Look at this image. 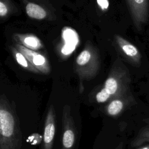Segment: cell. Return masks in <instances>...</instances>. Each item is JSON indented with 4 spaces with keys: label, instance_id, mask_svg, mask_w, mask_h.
Returning a JSON list of instances; mask_svg holds the SVG:
<instances>
[{
    "label": "cell",
    "instance_id": "obj_4",
    "mask_svg": "<svg viewBox=\"0 0 149 149\" xmlns=\"http://www.w3.org/2000/svg\"><path fill=\"white\" fill-rule=\"evenodd\" d=\"M15 48L20 51L35 68L45 70L48 68V63L45 57L42 54L29 49L24 46L17 43Z\"/></svg>",
    "mask_w": 149,
    "mask_h": 149
},
{
    "label": "cell",
    "instance_id": "obj_2",
    "mask_svg": "<svg viewBox=\"0 0 149 149\" xmlns=\"http://www.w3.org/2000/svg\"><path fill=\"white\" fill-rule=\"evenodd\" d=\"M15 131V122L10 111L1 105L0 110V134L1 144L7 143L13 138Z\"/></svg>",
    "mask_w": 149,
    "mask_h": 149
},
{
    "label": "cell",
    "instance_id": "obj_12",
    "mask_svg": "<svg viewBox=\"0 0 149 149\" xmlns=\"http://www.w3.org/2000/svg\"><path fill=\"white\" fill-rule=\"evenodd\" d=\"M105 88L110 94H114L118 90V81L113 77L108 78L105 83Z\"/></svg>",
    "mask_w": 149,
    "mask_h": 149
},
{
    "label": "cell",
    "instance_id": "obj_10",
    "mask_svg": "<svg viewBox=\"0 0 149 149\" xmlns=\"http://www.w3.org/2000/svg\"><path fill=\"white\" fill-rule=\"evenodd\" d=\"M123 108V103L119 100L112 101L108 107V112L111 115H116L121 112Z\"/></svg>",
    "mask_w": 149,
    "mask_h": 149
},
{
    "label": "cell",
    "instance_id": "obj_7",
    "mask_svg": "<svg viewBox=\"0 0 149 149\" xmlns=\"http://www.w3.org/2000/svg\"><path fill=\"white\" fill-rule=\"evenodd\" d=\"M51 113H48L47 122H46L44 129V141L45 147L51 145V143L53 140L55 132L54 123L52 119V118L51 117L52 116L51 115Z\"/></svg>",
    "mask_w": 149,
    "mask_h": 149
},
{
    "label": "cell",
    "instance_id": "obj_5",
    "mask_svg": "<svg viewBox=\"0 0 149 149\" xmlns=\"http://www.w3.org/2000/svg\"><path fill=\"white\" fill-rule=\"evenodd\" d=\"M13 38L18 44L34 51L43 47L42 43L40 38L33 34H15L13 36Z\"/></svg>",
    "mask_w": 149,
    "mask_h": 149
},
{
    "label": "cell",
    "instance_id": "obj_13",
    "mask_svg": "<svg viewBox=\"0 0 149 149\" xmlns=\"http://www.w3.org/2000/svg\"><path fill=\"white\" fill-rule=\"evenodd\" d=\"M110 94L105 88L102 89L96 95V99L98 102H104L106 101L109 97Z\"/></svg>",
    "mask_w": 149,
    "mask_h": 149
},
{
    "label": "cell",
    "instance_id": "obj_15",
    "mask_svg": "<svg viewBox=\"0 0 149 149\" xmlns=\"http://www.w3.org/2000/svg\"><path fill=\"white\" fill-rule=\"evenodd\" d=\"M97 3L101 10L106 11L108 10L109 5V0H97Z\"/></svg>",
    "mask_w": 149,
    "mask_h": 149
},
{
    "label": "cell",
    "instance_id": "obj_11",
    "mask_svg": "<svg viewBox=\"0 0 149 149\" xmlns=\"http://www.w3.org/2000/svg\"><path fill=\"white\" fill-rule=\"evenodd\" d=\"M74 140V134L72 130L68 129L66 130L63 136L62 143L64 147L66 148H69L72 147Z\"/></svg>",
    "mask_w": 149,
    "mask_h": 149
},
{
    "label": "cell",
    "instance_id": "obj_14",
    "mask_svg": "<svg viewBox=\"0 0 149 149\" xmlns=\"http://www.w3.org/2000/svg\"><path fill=\"white\" fill-rule=\"evenodd\" d=\"M9 9L8 2L5 0H0V16L1 17H5L8 14Z\"/></svg>",
    "mask_w": 149,
    "mask_h": 149
},
{
    "label": "cell",
    "instance_id": "obj_3",
    "mask_svg": "<svg viewBox=\"0 0 149 149\" xmlns=\"http://www.w3.org/2000/svg\"><path fill=\"white\" fill-rule=\"evenodd\" d=\"M114 40L120 51L130 61L136 65L140 63L141 55L135 45L118 34L115 35Z\"/></svg>",
    "mask_w": 149,
    "mask_h": 149
},
{
    "label": "cell",
    "instance_id": "obj_9",
    "mask_svg": "<svg viewBox=\"0 0 149 149\" xmlns=\"http://www.w3.org/2000/svg\"><path fill=\"white\" fill-rule=\"evenodd\" d=\"M149 143V126L143 129L133 142V146H139L142 144Z\"/></svg>",
    "mask_w": 149,
    "mask_h": 149
},
{
    "label": "cell",
    "instance_id": "obj_6",
    "mask_svg": "<svg viewBox=\"0 0 149 149\" xmlns=\"http://www.w3.org/2000/svg\"><path fill=\"white\" fill-rule=\"evenodd\" d=\"M26 12L30 17L38 20L44 19L47 15V12L42 6L33 2L26 5Z\"/></svg>",
    "mask_w": 149,
    "mask_h": 149
},
{
    "label": "cell",
    "instance_id": "obj_16",
    "mask_svg": "<svg viewBox=\"0 0 149 149\" xmlns=\"http://www.w3.org/2000/svg\"><path fill=\"white\" fill-rule=\"evenodd\" d=\"M139 149H149V144L148 145H147V146H145Z\"/></svg>",
    "mask_w": 149,
    "mask_h": 149
},
{
    "label": "cell",
    "instance_id": "obj_1",
    "mask_svg": "<svg viewBox=\"0 0 149 149\" xmlns=\"http://www.w3.org/2000/svg\"><path fill=\"white\" fill-rule=\"evenodd\" d=\"M136 29L141 31L149 18L148 0H126Z\"/></svg>",
    "mask_w": 149,
    "mask_h": 149
},
{
    "label": "cell",
    "instance_id": "obj_8",
    "mask_svg": "<svg viewBox=\"0 0 149 149\" xmlns=\"http://www.w3.org/2000/svg\"><path fill=\"white\" fill-rule=\"evenodd\" d=\"M11 51L17 62L20 66H22L24 68H26L28 69H31L33 70L35 69L34 66L32 65V64L29 61L27 58L17 48H16L15 47H11Z\"/></svg>",
    "mask_w": 149,
    "mask_h": 149
}]
</instances>
